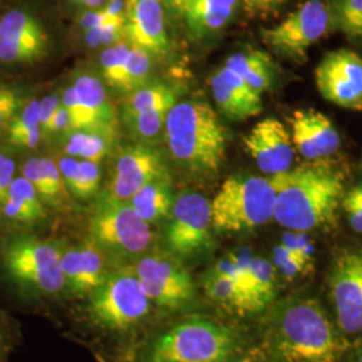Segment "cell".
Segmentation results:
<instances>
[{
  "label": "cell",
  "instance_id": "obj_49",
  "mask_svg": "<svg viewBox=\"0 0 362 362\" xmlns=\"http://www.w3.org/2000/svg\"><path fill=\"white\" fill-rule=\"evenodd\" d=\"M164 1H167L175 11H179L181 13L191 0H164Z\"/></svg>",
  "mask_w": 362,
  "mask_h": 362
},
{
  "label": "cell",
  "instance_id": "obj_51",
  "mask_svg": "<svg viewBox=\"0 0 362 362\" xmlns=\"http://www.w3.org/2000/svg\"><path fill=\"white\" fill-rule=\"evenodd\" d=\"M354 362H362V349L360 350V353L357 354V357H356Z\"/></svg>",
  "mask_w": 362,
  "mask_h": 362
},
{
  "label": "cell",
  "instance_id": "obj_10",
  "mask_svg": "<svg viewBox=\"0 0 362 362\" xmlns=\"http://www.w3.org/2000/svg\"><path fill=\"white\" fill-rule=\"evenodd\" d=\"M132 269L151 302L158 308L177 310L192 302L194 279L177 257L163 252L144 255Z\"/></svg>",
  "mask_w": 362,
  "mask_h": 362
},
{
  "label": "cell",
  "instance_id": "obj_45",
  "mask_svg": "<svg viewBox=\"0 0 362 362\" xmlns=\"http://www.w3.org/2000/svg\"><path fill=\"white\" fill-rule=\"evenodd\" d=\"M15 163L13 158L0 152V204L4 200L8 188L15 179Z\"/></svg>",
  "mask_w": 362,
  "mask_h": 362
},
{
  "label": "cell",
  "instance_id": "obj_8",
  "mask_svg": "<svg viewBox=\"0 0 362 362\" xmlns=\"http://www.w3.org/2000/svg\"><path fill=\"white\" fill-rule=\"evenodd\" d=\"M89 228L94 245L124 258L141 255L153 239L149 223L134 211L129 202L117 200L107 194L94 206Z\"/></svg>",
  "mask_w": 362,
  "mask_h": 362
},
{
  "label": "cell",
  "instance_id": "obj_33",
  "mask_svg": "<svg viewBox=\"0 0 362 362\" xmlns=\"http://www.w3.org/2000/svg\"><path fill=\"white\" fill-rule=\"evenodd\" d=\"M333 16L345 35L362 40V0H336Z\"/></svg>",
  "mask_w": 362,
  "mask_h": 362
},
{
  "label": "cell",
  "instance_id": "obj_44",
  "mask_svg": "<svg viewBox=\"0 0 362 362\" xmlns=\"http://www.w3.org/2000/svg\"><path fill=\"white\" fill-rule=\"evenodd\" d=\"M250 16L269 15L281 8L288 0H240Z\"/></svg>",
  "mask_w": 362,
  "mask_h": 362
},
{
  "label": "cell",
  "instance_id": "obj_18",
  "mask_svg": "<svg viewBox=\"0 0 362 362\" xmlns=\"http://www.w3.org/2000/svg\"><path fill=\"white\" fill-rule=\"evenodd\" d=\"M288 122L294 149L309 161L326 158L338 151L339 134L324 113L315 109H299L288 118Z\"/></svg>",
  "mask_w": 362,
  "mask_h": 362
},
{
  "label": "cell",
  "instance_id": "obj_34",
  "mask_svg": "<svg viewBox=\"0 0 362 362\" xmlns=\"http://www.w3.org/2000/svg\"><path fill=\"white\" fill-rule=\"evenodd\" d=\"M83 39L91 49L107 47L121 40H125V16L112 18L100 26L86 30Z\"/></svg>",
  "mask_w": 362,
  "mask_h": 362
},
{
  "label": "cell",
  "instance_id": "obj_29",
  "mask_svg": "<svg viewBox=\"0 0 362 362\" xmlns=\"http://www.w3.org/2000/svg\"><path fill=\"white\" fill-rule=\"evenodd\" d=\"M203 286L208 297L220 306L240 314L251 313L247 298L231 279L211 270L206 275Z\"/></svg>",
  "mask_w": 362,
  "mask_h": 362
},
{
  "label": "cell",
  "instance_id": "obj_13",
  "mask_svg": "<svg viewBox=\"0 0 362 362\" xmlns=\"http://www.w3.org/2000/svg\"><path fill=\"white\" fill-rule=\"evenodd\" d=\"M337 321L348 334L362 333V251H342L330 278Z\"/></svg>",
  "mask_w": 362,
  "mask_h": 362
},
{
  "label": "cell",
  "instance_id": "obj_11",
  "mask_svg": "<svg viewBox=\"0 0 362 362\" xmlns=\"http://www.w3.org/2000/svg\"><path fill=\"white\" fill-rule=\"evenodd\" d=\"M211 202L204 194L184 192L173 200L167 243L177 258H192L212 246Z\"/></svg>",
  "mask_w": 362,
  "mask_h": 362
},
{
  "label": "cell",
  "instance_id": "obj_43",
  "mask_svg": "<svg viewBox=\"0 0 362 362\" xmlns=\"http://www.w3.org/2000/svg\"><path fill=\"white\" fill-rule=\"evenodd\" d=\"M61 105H62L61 98L57 94L46 95L43 100H40L39 117H40V128H42L43 136L49 134V128L52 124V117L55 116V113Z\"/></svg>",
  "mask_w": 362,
  "mask_h": 362
},
{
  "label": "cell",
  "instance_id": "obj_5",
  "mask_svg": "<svg viewBox=\"0 0 362 362\" xmlns=\"http://www.w3.org/2000/svg\"><path fill=\"white\" fill-rule=\"evenodd\" d=\"M275 189L270 179L235 175L211 202L212 227L219 233H243L274 218Z\"/></svg>",
  "mask_w": 362,
  "mask_h": 362
},
{
  "label": "cell",
  "instance_id": "obj_1",
  "mask_svg": "<svg viewBox=\"0 0 362 362\" xmlns=\"http://www.w3.org/2000/svg\"><path fill=\"white\" fill-rule=\"evenodd\" d=\"M274 219L291 231H311L332 223L344 199V175L329 161L310 160L270 177Z\"/></svg>",
  "mask_w": 362,
  "mask_h": 362
},
{
  "label": "cell",
  "instance_id": "obj_48",
  "mask_svg": "<svg viewBox=\"0 0 362 362\" xmlns=\"http://www.w3.org/2000/svg\"><path fill=\"white\" fill-rule=\"evenodd\" d=\"M107 0H82L81 4L85 6L88 10H97V8H101L106 4Z\"/></svg>",
  "mask_w": 362,
  "mask_h": 362
},
{
  "label": "cell",
  "instance_id": "obj_27",
  "mask_svg": "<svg viewBox=\"0 0 362 362\" xmlns=\"http://www.w3.org/2000/svg\"><path fill=\"white\" fill-rule=\"evenodd\" d=\"M40 100H31L13 117L8 127L10 143L23 149H34L43 137L39 117Z\"/></svg>",
  "mask_w": 362,
  "mask_h": 362
},
{
  "label": "cell",
  "instance_id": "obj_16",
  "mask_svg": "<svg viewBox=\"0 0 362 362\" xmlns=\"http://www.w3.org/2000/svg\"><path fill=\"white\" fill-rule=\"evenodd\" d=\"M248 155L258 168L278 175L293 167L294 145L290 132L284 122L276 118H264L255 124L243 139Z\"/></svg>",
  "mask_w": 362,
  "mask_h": 362
},
{
  "label": "cell",
  "instance_id": "obj_40",
  "mask_svg": "<svg viewBox=\"0 0 362 362\" xmlns=\"http://www.w3.org/2000/svg\"><path fill=\"white\" fill-rule=\"evenodd\" d=\"M22 100L18 91L8 86H0V132L8 129L13 117L21 110Z\"/></svg>",
  "mask_w": 362,
  "mask_h": 362
},
{
  "label": "cell",
  "instance_id": "obj_6",
  "mask_svg": "<svg viewBox=\"0 0 362 362\" xmlns=\"http://www.w3.org/2000/svg\"><path fill=\"white\" fill-rule=\"evenodd\" d=\"M235 342L227 326L191 317L157 337L149 350V362H228Z\"/></svg>",
  "mask_w": 362,
  "mask_h": 362
},
{
  "label": "cell",
  "instance_id": "obj_7",
  "mask_svg": "<svg viewBox=\"0 0 362 362\" xmlns=\"http://www.w3.org/2000/svg\"><path fill=\"white\" fill-rule=\"evenodd\" d=\"M152 302L132 266L109 272L104 284L89 296L91 320L112 332H125L149 314Z\"/></svg>",
  "mask_w": 362,
  "mask_h": 362
},
{
  "label": "cell",
  "instance_id": "obj_15",
  "mask_svg": "<svg viewBox=\"0 0 362 362\" xmlns=\"http://www.w3.org/2000/svg\"><path fill=\"white\" fill-rule=\"evenodd\" d=\"M158 180H168L160 153L148 146H128L117 156L106 194L129 202L144 185Z\"/></svg>",
  "mask_w": 362,
  "mask_h": 362
},
{
  "label": "cell",
  "instance_id": "obj_39",
  "mask_svg": "<svg viewBox=\"0 0 362 362\" xmlns=\"http://www.w3.org/2000/svg\"><path fill=\"white\" fill-rule=\"evenodd\" d=\"M22 176L31 182L38 192L42 202H49V188L46 180V170L42 158H28L22 165Z\"/></svg>",
  "mask_w": 362,
  "mask_h": 362
},
{
  "label": "cell",
  "instance_id": "obj_52",
  "mask_svg": "<svg viewBox=\"0 0 362 362\" xmlns=\"http://www.w3.org/2000/svg\"><path fill=\"white\" fill-rule=\"evenodd\" d=\"M73 1H76V3H79V4H81V1H82V0H73Z\"/></svg>",
  "mask_w": 362,
  "mask_h": 362
},
{
  "label": "cell",
  "instance_id": "obj_37",
  "mask_svg": "<svg viewBox=\"0 0 362 362\" xmlns=\"http://www.w3.org/2000/svg\"><path fill=\"white\" fill-rule=\"evenodd\" d=\"M272 264L275 270L281 272L287 279H294L298 275H308L313 269L305 260L282 245L272 248Z\"/></svg>",
  "mask_w": 362,
  "mask_h": 362
},
{
  "label": "cell",
  "instance_id": "obj_21",
  "mask_svg": "<svg viewBox=\"0 0 362 362\" xmlns=\"http://www.w3.org/2000/svg\"><path fill=\"white\" fill-rule=\"evenodd\" d=\"M73 88L89 122V129L113 133L116 127L115 109L109 101L104 82L93 74H79Z\"/></svg>",
  "mask_w": 362,
  "mask_h": 362
},
{
  "label": "cell",
  "instance_id": "obj_36",
  "mask_svg": "<svg viewBox=\"0 0 362 362\" xmlns=\"http://www.w3.org/2000/svg\"><path fill=\"white\" fill-rule=\"evenodd\" d=\"M112 134L113 133L105 130L85 129L78 158L100 164V161L109 152Z\"/></svg>",
  "mask_w": 362,
  "mask_h": 362
},
{
  "label": "cell",
  "instance_id": "obj_35",
  "mask_svg": "<svg viewBox=\"0 0 362 362\" xmlns=\"http://www.w3.org/2000/svg\"><path fill=\"white\" fill-rule=\"evenodd\" d=\"M169 109H158L145 113H139L134 116L127 117V122L132 132L144 141L153 140L165 125V119Z\"/></svg>",
  "mask_w": 362,
  "mask_h": 362
},
{
  "label": "cell",
  "instance_id": "obj_20",
  "mask_svg": "<svg viewBox=\"0 0 362 362\" xmlns=\"http://www.w3.org/2000/svg\"><path fill=\"white\" fill-rule=\"evenodd\" d=\"M61 269L66 287L79 297L90 296L109 275L101 248L94 243L62 251Z\"/></svg>",
  "mask_w": 362,
  "mask_h": 362
},
{
  "label": "cell",
  "instance_id": "obj_12",
  "mask_svg": "<svg viewBox=\"0 0 362 362\" xmlns=\"http://www.w3.org/2000/svg\"><path fill=\"white\" fill-rule=\"evenodd\" d=\"M320 94L330 104L362 112V57L351 50L327 52L314 71Z\"/></svg>",
  "mask_w": 362,
  "mask_h": 362
},
{
  "label": "cell",
  "instance_id": "obj_9",
  "mask_svg": "<svg viewBox=\"0 0 362 362\" xmlns=\"http://www.w3.org/2000/svg\"><path fill=\"white\" fill-rule=\"evenodd\" d=\"M333 13L322 0H308L272 28L262 31L264 43L282 57L297 64L308 59L313 45L324 38Z\"/></svg>",
  "mask_w": 362,
  "mask_h": 362
},
{
  "label": "cell",
  "instance_id": "obj_32",
  "mask_svg": "<svg viewBox=\"0 0 362 362\" xmlns=\"http://www.w3.org/2000/svg\"><path fill=\"white\" fill-rule=\"evenodd\" d=\"M130 46L132 43L125 39L116 45L105 47L104 52L100 54V65L103 70V77L105 82L112 88L119 89L121 86Z\"/></svg>",
  "mask_w": 362,
  "mask_h": 362
},
{
  "label": "cell",
  "instance_id": "obj_17",
  "mask_svg": "<svg viewBox=\"0 0 362 362\" xmlns=\"http://www.w3.org/2000/svg\"><path fill=\"white\" fill-rule=\"evenodd\" d=\"M125 34L132 45L164 55L169 49L163 0H125Z\"/></svg>",
  "mask_w": 362,
  "mask_h": 362
},
{
  "label": "cell",
  "instance_id": "obj_24",
  "mask_svg": "<svg viewBox=\"0 0 362 362\" xmlns=\"http://www.w3.org/2000/svg\"><path fill=\"white\" fill-rule=\"evenodd\" d=\"M236 73L252 89L259 91L269 90L275 82V64L267 52L247 49L235 52L226 61V65Z\"/></svg>",
  "mask_w": 362,
  "mask_h": 362
},
{
  "label": "cell",
  "instance_id": "obj_22",
  "mask_svg": "<svg viewBox=\"0 0 362 362\" xmlns=\"http://www.w3.org/2000/svg\"><path fill=\"white\" fill-rule=\"evenodd\" d=\"M240 0H191L181 15L194 37L219 33L230 23Z\"/></svg>",
  "mask_w": 362,
  "mask_h": 362
},
{
  "label": "cell",
  "instance_id": "obj_42",
  "mask_svg": "<svg viewBox=\"0 0 362 362\" xmlns=\"http://www.w3.org/2000/svg\"><path fill=\"white\" fill-rule=\"evenodd\" d=\"M61 103L65 106L66 110L71 117V121H73V125L76 129H89L88 118L85 116L82 106L78 101L77 94H76L73 85L66 88L64 90L62 97H61Z\"/></svg>",
  "mask_w": 362,
  "mask_h": 362
},
{
  "label": "cell",
  "instance_id": "obj_4",
  "mask_svg": "<svg viewBox=\"0 0 362 362\" xmlns=\"http://www.w3.org/2000/svg\"><path fill=\"white\" fill-rule=\"evenodd\" d=\"M61 248L28 233L6 239L0 247L1 269L22 293L35 297L57 296L65 288Z\"/></svg>",
  "mask_w": 362,
  "mask_h": 362
},
{
  "label": "cell",
  "instance_id": "obj_47",
  "mask_svg": "<svg viewBox=\"0 0 362 362\" xmlns=\"http://www.w3.org/2000/svg\"><path fill=\"white\" fill-rule=\"evenodd\" d=\"M109 19H112V18H109L103 8H97V10H88L86 13H82L78 23L83 28V31H86V30L103 25Z\"/></svg>",
  "mask_w": 362,
  "mask_h": 362
},
{
  "label": "cell",
  "instance_id": "obj_14",
  "mask_svg": "<svg viewBox=\"0 0 362 362\" xmlns=\"http://www.w3.org/2000/svg\"><path fill=\"white\" fill-rule=\"evenodd\" d=\"M49 35L42 23L26 10L15 8L0 18V62L31 64L43 58Z\"/></svg>",
  "mask_w": 362,
  "mask_h": 362
},
{
  "label": "cell",
  "instance_id": "obj_31",
  "mask_svg": "<svg viewBox=\"0 0 362 362\" xmlns=\"http://www.w3.org/2000/svg\"><path fill=\"white\" fill-rule=\"evenodd\" d=\"M151 57L152 55L143 49L134 46V45L130 46L119 90L132 93V91L137 90V89L145 86L148 78L151 76V69H152Z\"/></svg>",
  "mask_w": 362,
  "mask_h": 362
},
{
  "label": "cell",
  "instance_id": "obj_26",
  "mask_svg": "<svg viewBox=\"0 0 362 362\" xmlns=\"http://www.w3.org/2000/svg\"><path fill=\"white\" fill-rule=\"evenodd\" d=\"M130 206L149 224L169 216L173 197L167 181L158 180L144 185L129 200Z\"/></svg>",
  "mask_w": 362,
  "mask_h": 362
},
{
  "label": "cell",
  "instance_id": "obj_19",
  "mask_svg": "<svg viewBox=\"0 0 362 362\" xmlns=\"http://www.w3.org/2000/svg\"><path fill=\"white\" fill-rule=\"evenodd\" d=\"M211 89L220 112L233 121L258 116L263 109L262 95L236 73L223 66L211 77Z\"/></svg>",
  "mask_w": 362,
  "mask_h": 362
},
{
  "label": "cell",
  "instance_id": "obj_50",
  "mask_svg": "<svg viewBox=\"0 0 362 362\" xmlns=\"http://www.w3.org/2000/svg\"><path fill=\"white\" fill-rule=\"evenodd\" d=\"M6 344H7V338L4 336V332H3V329H1V326H0V362H1L3 357H4Z\"/></svg>",
  "mask_w": 362,
  "mask_h": 362
},
{
  "label": "cell",
  "instance_id": "obj_30",
  "mask_svg": "<svg viewBox=\"0 0 362 362\" xmlns=\"http://www.w3.org/2000/svg\"><path fill=\"white\" fill-rule=\"evenodd\" d=\"M250 279L252 297L258 310H263L275 296L276 270L272 262L267 259L252 255L250 263Z\"/></svg>",
  "mask_w": 362,
  "mask_h": 362
},
{
  "label": "cell",
  "instance_id": "obj_46",
  "mask_svg": "<svg viewBox=\"0 0 362 362\" xmlns=\"http://www.w3.org/2000/svg\"><path fill=\"white\" fill-rule=\"evenodd\" d=\"M73 130H76V128L73 125L71 117L66 110L65 106L61 105L59 109L57 110L55 116L52 117V124L49 128V134H69Z\"/></svg>",
  "mask_w": 362,
  "mask_h": 362
},
{
  "label": "cell",
  "instance_id": "obj_41",
  "mask_svg": "<svg viewBox=\"0 0 362 362\" xmlns=\"http://www.w3.org/2000/svg\"><path fill=\"white\" fill-rule=\"evenodd\" d=\"M342 208L348 216L350 227L362 233V184L351 188L342 199Z\"/></svg>",
  "mask_w": 362,
  "mask_h": 362
},
{
  "label": "cell",
  "instance_id": "obj_38",
  "mask_svg": "<svg viewBox=\"0 0 362 362\" xmlns=\"http://www.w3.org/2000/svg\"><path fill=\"white\" fill-rule=\"evenodd\" d=\"M281 245L294 252L309 266H314V242L305 231H287L282 235Z\"/></svg>",
  "mask_w": 362,
  "mask_h": 362
},
{
  "label": "cell",
  "instance_id": "obj_28",
  "mask_svg": "<svg viewBox=\"0 0 362 362\" xmlns=\"http://www.w3.org/2000/svg\"><path fill=\"white\" fill-rule=\"evenodd\" d=\"M176 93L165 85H145L132 91L125 101V117L158 109H170L176 104Z\"/></svg>",
  "mask_w": 362,
  "mask_h": 362
},
{
  "label": "cell",
  "instance_id": "obj_25",
  "mask_svg": "<svg viewBox=\"0 0 362 362\" xmlns=\"http://www.w3.org/2000/svg\"><path fill=\"white\" fill-rule=\"evenodd\" d=\"M67 189L81 199H88L97 192L101 181L100 164L74 157H64L58 163Z\"/></svg>",
  "mask_w": 362,
  "mask_h": 362
},
{
  "label": "cell",
  "instance_id": "obj_3",
  "mask_svg": "<svg viewBox=\"0 0 362 362\" xmlns=\"http://www.w3.org/2000/svg\"><path fill=\"white\" fill-rule=\"evenodd\" d=\"M164 129L169 152L180 164L207 173L223 164L227 132L206 103H176L169 109Z\"/></svg>",
  "mask_w": 362,
  "mask_h": 362
},
{
  "label": "cell",
  "instance_id": "obj_2",
  "mask_svg": "<svg viewBox=\"0 0 362 362\" xmlns=\"http://www.w3.org/2000/svg\"><path fill=\"white\" fill-rule=\"evenodd\" d=\"M274 346L282 362H338L348 349L346 341L314 299L286 306L276 320Z\"/></svg>",
  "mask_w": 362,
  "mask_h": 362
},
{
  "label": "cell",
  "instance_id": "obj_23",
  "mask_svg": "<svg viewBox=\"0 0 362 362\" xmlns=\"http://www.w3.org/2000/svg\"><path fill=\"white\" fill-rule=\"evenodd\" d=\"M0 214L7 221L18 226H33L46 215L40 196L23 176L13 179L0 204Z\"/></svg>",
  "mask_w": 362,
  "mask_h": 362
}]
</instances>
